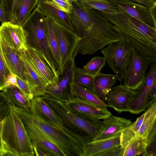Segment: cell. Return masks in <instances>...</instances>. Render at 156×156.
Returning <instances> with one entry per match:
<instances>
[{
	"instance_id": "277c9868",
	"label": "cell",
	"mask_w": 156,
	"mask_h": 156,
	"mask_svg": "<svg viewBox=\"0 0 156 156\" xmlns=\"http://www.w3.org/2000/svg\"><path fill=\"white\" fill-rule=\"evenodd\" d=\"M3 140L6 151L14 156H35L32 142L24 124L12 106L4 119Z\"/></svg>"
},
{
	"instance_id": "b9f144b4",
	"label": "cell",
	"mask_w": 156,
	"mask_h": 156,
	"mask_svg": "<svg viewBox=\"0 0 156 156\" xmlns=\"http://www.w3.org/2000/svg\"><path fill=\"white\" fill-rule=\"evenodd\" d=\"M156 96V79L154 81L151 87L147 97V101L149 104L150 101Z\"/></svg>"
},
{
	"instance_id": "4316f807",
	"label": "cell",
	"mask_w": 156,
	"mask_h": 156,
	"mask_svg": "<svg viewBox=\"0 0 156 156\" xmlns=\"http://www.w3.org/2000/svg\"><path fill=\"white\" fill-rule=\"evenodd\" d=\"M46 34L48 46L57 69L60 62V55L57 37L54 30L53 20L46 17Z\"/></svg>"
},
{
	"instance_id": "cb8c5ba5",
	"label": "cell",
	"mask_w": 156,
	"mask_h": 156,
	"mask_svg": "<svg viewBox=\"0 0 156 156\" xmlns=\"http://www.w3.org/2000/svg\"><path fill=\"white\" fill-rule=\"evenodd\" d=\"M0 41L3 55L10 72L27 83L21 61L18 53L3 41L1 40Z\"/></svg>"
},
{
	"instance_id": "e575fe53",
	"label": "cell",
	"mask_w": 156,
	"mask_h": 156,
	"mask_svg": "<svg viewBox=\"0 0 156 156\" xmlns=\"http://www.w3.org/2000/svg\"><path fill=\"white\" fill-rule=\"evenodd\" d=\"M11 105L2 91L0 92V122L9 114Z\"/></svg>"
},
{
	"instance_id": "bcb514c9",
	"label": "cell",
	"mask_w": 156,
	"mask_h": 156,
	"mask_svg": "<svg viewBox=\"0 0 156 156\" xmlns=\"http://www.w3.org/2000/svg\"><path fill=\"white\" fill-rule=\"evenodd\" d=\"M7 83L8 85L10 84H11L18 87L16 76L11 72L8 76Z\"/></svg>"
},
{
	"instance_id": "681fc988",
	"label": "cell",
	"mask_w": 156,
	"mask_h": 156,
	"mask_svg": "<svg viewBox=\"0 0 156 156\" xmlns=\"http://www.w3.org/2000/svg\"><path fill=\"white\" fill-rule=\"evenodd\" d=\"M2 153L0 152V156H2Z\"/></svg>"
},
{
	"instance_id": "f6af8a7d",
	"label": "cell",
	"mask_w": 156,
	"mask_h": 156,
	"mask_svg": "<svg viewBox=\"0 0 156 156\" xmlns=\"http://www.w3.org/2000/svg\"><path fill=\"white\" fill-rule=\"evenodd\" d=\"M8 21L4 5L0 3V22L2 23Z\"/></svg>"
},
{
	"instance_id": "5bb4252c",
	"label": "cell",
	"mask_w": 156,
	"mask_h": 156,
	"mask_svg": "<svg viewBox=\"0 0 156 156\" xmlns=\"http://www.w3.org/2000/svg\"><path fill=\"white\" fill-rule=\"evenodd\" d=\"M144 80L135 91V94L129 104V112L138 114L144 111L149 103L147 97L149 90L156 79V61L151 63Z\"/></svg>"
},
{
	"instance_id": "30bf717a",
	"label": "cell",
	"mask_w": 156,
	"mask_h": 156,
	"mask_svg": "<svg viewBox=\"0 0 156 156\" xmlns=\"http://www.w3.org/2000/svg\"><path fill=\"white\" fill-rule=\"evenodd\" d=\"M53 21L60 55L59 64L57 69L59 75L66 62L73 58L74 50L80 38L73 31L57 22L54 20Z\"/></svg>"
},
{
	"instance_id": "f1b7e54d",
	"label": "cell",
	"mask_w": 156,
	"mask_h": 156,
	"mask_svg": "<svg viewBox=\"0 0 156 156\" xmlns=\"http://www.w3.org/2000/svg\"><path fill=\"white\" fill-rule=\"evenodd\" d=\"M38 1V0H21L16 10L12 23L22 26L37 7Z\"/></svg>"
},
{
	"instance_id": "8d00e7d4",
	"label": "cell",
	"mask_w": 156,
	"mask_h": 156,
	"mask_svg": "<svg viewBox=\"0 0 156 156\" xmlns=\"http://www.w3.org/2000/svg\"><path fill=\"white\" fill-rule=\"evenodd\" d=\"M59 9L64 12L70 13L72 7L68 0H51Z\"/></svg>"
},
{
	"instance_id": "d590c367",
	"label": "cell",
	"mask_w": 156,
	"mask_h": 156,
	"mask_svg": "<svg viewBox=\"0 0 156 156\" xmlns=\"http://www.w3.org/2000/svg\"><path fill=\"white\" fill-rule=\"evenodd\" d=\"M18 87L30 101L34 96L26 82L16 76Z\"/></svg>"
},
{
	"instance_id": "6da1fadb",
	"label": "cell",
	"mask_w": 156,
	"mask_h": 156,
	"mask_svg": "<svg viewBox=\"0 0 156 156\" xmlns=\"http://www.w3.org/2000/svg\"><path fill=\"white\" fill-rule=\"evenodd\" d=\"M117 7L118 12L116 14L100 12L132 48L151 63L156 61V28L147 26Z\"/></svg>"
},
{
	"instance_id": "83f0119b",
	"label": "cell",
	"mask_w": 156,
	"mask_h": 156,
	"mask_svg": "<svg viewBox=\"0 0 156 156\" xmlns=\"http://www.w3.org/2000/svg\"><path fill=\"white\" fill-rule=\"evenodd\" d=\"M72 90L73 97L80 98L104 108L109 107L107 104L100 100L93 90L84 86L73 83Z\"/></svg>"
},
{
	"instance_id": "603a6c76",
	"label": "cell",
	"mask_w": 156,
	"mask_h": 156,
	"mask_svg": "<svg viewBox=\"0 0 156 156\" xmlns=\"http://www.w3.org/2000/svg\"><path fill=\"white\" fill-rule=\"evenodd\" d=\"M37 7L46 17L50 18L74 32L69 13L58 9L51 0H38Z\"/></svg>"
},
{
	"instance_id": "f907efd6",
	"label": "cell",
	"mask_w": 156,
	"mask_h": 156,
	"mask_svg": "<svg viewBox=\"0 0 156 156\" xmlns=\"http://www.w3.org/2000/svg\"><path fill=\"white\" fill-rule=\"evenodd\" d=\"M152 0L156 1V0Z\"/></svg>"
},
{
	"instance_id": "f35d334b",
	"label": "cell",
	"mask_w": 156,
	"mask_h": 156,
	"mask_svg": "<svg viewBox=\"0 0 156 156\" xmlns=\"http://www.w3.org/2000/svg\"><path fill=\"white\" fill-rule=\"evenodd\" d=\"M145 115V112L138 118L136 121L129 126L130 128L136 134L138 132L144 120Z\"/></svg>"
},
{
	"instance_id": "4fadbf2b",
	"label": "cell",
	"mask_w": 156,
	"mask_h": 156,
	"mask_svg": "<svg viewBox=\"0 0 156 156\" xmlns=\"http://www.w3.org/2000/svg\"><path fill=\"white\" fill-rule=\"evenodd\" d=\"M24 52L27 58L47 86L58 81L59 75L58 71L52 68L41 51L27 47Z\"/></svg>"
},
{
	"instance_id": "9a60e30c",
	"label": "cell",
	"mask_w": 156,
	"mask_h": 156,
	"mask_svg": "<svg viewBox=\"0 0 156 156\" xmlns=\"http://www.w3.org/2000/svg\"><path fill=\"white\" fill-rule=\"evenodd\" d=\"M27 34L23 27L9 21L0 26V40L18 52L27 47Z\"/></svg>"
},
{
	"instance_id": "52a82bcc",
	"label": "cell",
	"mask_w": 156,
	"mask_h": 156,
	"mask_svg": "<svg viewBox=\"0 0 156 156\" xmlns=\"http://www.w3.org/2000/svg\"><path fill=\"white\" fill-rule=\"evenodd\" d=\"M132 48L123 39L108 44L101 51L108 66L114 72L116 80L120 82L124 78L131 59Z\"/></svg>"
},
{
	"instance_id": "7402d4cb",
	"label": "cell",
	"mask_w": 156,
	"mask_h": 156,
	"mask_svg": "<svg viewBox=\"0 0 156 156\" xmlns=\"http://www.w3.org/2000/svg\"><path fill=\"white\" fill-rule=\"evenodd\" d=\"M30 101L31 107L34 108L46 121L59 128L69 129L42 96H34Z\"/></svg>"
},
{
	"instance_id": "9c48e42d",
	"label": "cell",
	"mask_w": 156,
	"mask_h": 156,
	"mask_svg": "<svg viewBox=\"0 0 156 156\" xmlns=\"http://www.w3.org/2000/svg\"><path fill=\"white\" fill-rule=\"evenodd\" d=\"M76 67L74 59L67 62L59 74L58 81L48 85L45 94L63 102L71 100L73 97L72 90Z\"/></svg>"
},
{
	"instance_id": "ffe728a7",
	"label": "cell",
	"mask_w": 156,
	"mask_h": 156,
	"mask_svg": "<svg viewBox=\"0 0 156 156\" xmlns=\"http://www.w3.org/2000/svg\"><path fill=\"white\" fill-rule=\"evenodd\" d=\"M120 143V146L124 148L123 156L140 155L147 144L146 138L137 136L129 127L121 132Z\"/></svg>"
},
{
	"instance_id": "8fae6325",
	"label": "cell",
	"mask_w": 156,
	"mask_h": 156,
	"mask_svg": "<svg viewBox=\"0 0 156 156\" xmlns=\"http://www.w3.org/2000/svg\"><path fill=\"white\" fill-rule=\"evenodd\" d=\"M131 58L123 79V85L136 90L143 82L151 63L146 57L133 48Z\"/></svg>"
},
{
	"instance_id": "ab89813d",
	"label": "cell",
	"mask_w": 156,
	"mask_h": 156,
	"mask_svg": "<svg viewBox=\"0 0 156 156\" xmlns=\"http://www.w3.org/2000/svg\"><path fill=\"white\" fill-rule=\"evenodd\" d=\"M156 136V120L151 125L147 136V145Z\"/></svg>"
},
{
	"instance_id": "1f68e13d",
	"label": "cell",
	"mask_w": 156,
	"mask_h": 156,
	"mask_svg": "<svg viewBox=\"0 0 156 156\" xmlns=\"http://www.w3.org/2000/svg\"><path fill=\"white\" fill-rule=\"evenodd\" d=\"M73 81V83L84 86L94 91V76L86 73L82 69L76 67Z\"/></svg>"
},
{
	"instance_id": "8992f818",
	"label": "cell",
	"mask_w": 156,
	"mask_h": 156,
	"mask_svg": "<svg viewBox=\"0 0 156 156\" xmlns=\"http://www.w3.org/2000/svg\"><path fill=\"white\" fill-rule=\"evenodd\" d=\"M42 97L68 128L75 133L92 140L96 136L101 126L102 121L100 119L90 120L83 118L70 111L63 102L45 94Z\"/></svg>"
},
{
	"instance_id": "d4e9b609",
	"label": "cell",
	"mask_w": 156,
	"mask_h": 156,
	"mask_svg": "<svg viewBox=\"0 0 156 156\" xmlns=\"http://www.w3.org/2000/svg\"><path fill=\"white\" fill-rule=\"evenodd\" d=\"M114 75L100 72L94 76V92L101 101L106 102L105 96L116 83Z\"/></svg>"
},
{
	"instance_id": "3957f363",
	"label": "cell",
	"mask_w": 156,
	"mask_h": 156,
	"mask_svg": "<svg viewBox=\"0 0 156 156\" xmlns=\"http://www.w3.org/2000/svg\"><path fill=\"white\" fill-rule=\"evenodd\" d=\"M23 110L30 120L38 127L66 156H83V147L90 138L74 133L70 129L57 127L47 122L32 107Z\"/></svg>"
},
{
	"instance_id": "f546056e",
	"label": "cell",
	"mask_w": 156,
	"mask_h": 156,
	"mask_svg": "<svg viewBox=\"0 0 156 156\" xmlns=\"http://www.w3.org/2000/svg\"><path fill=\"white\" fill-rule=\"evenodd\" d=\"M84 6L111 14L118 13L117 6L109 0H78Z\"/></svg>"
},
{
	"instance_id": "484cf974",
	"label": "cell",
	"mask_w": 156,
	"mask_h": 156,
	"mask_svg": "<svg viewBox=\"0 0 156 156\" xmlns=\"http://www.w3.org/2000/svg\"><path fill=\"white\" fill-rule=\"evenodd\" d=\"M12 106L30 110V101L17 86L10 84L5 87L2 91Z\"/></svg>"
},
{
	"instance_id": "44dd1931",
	"label": "cell",
	"mask_w": 156,
	"mask_h": 156,
	"mask_svg": "<svg viewBox=\"0 0 156 156\" xmlns=\"http://www.w3.org/2000/svg\"><path fill=\"white\" fill-rule=\"evenodd\" d=\"M120 134L86 143L83 146V156H102L111 150L120 146Z\"/></svg>"
},
{
	"instance_id": "ee69618b",
	"label": "cell",
	"mask_w": 156,
	"mask_h": 156,
	"mask_svg": "<svg viewBox=\"0 0 156 156\" xmlns=\"http://www.w3.org/2000/svg\"><path fill=\"white\" fill-rule=\"evenodd\" d=\"M145 6L150 9L156 5V1L152 0H130Z\"/></svg>"
},
{
	"instance_id": "e0dca14e",
	"label": "cell",
	"mask_w": 156,
	"mask_h": 156,
	"mask_svg": "<svg viewBox=\"0 0 156 156\" xmlns=\"http://www.w3.org/2000/svg\"><path fill=\"white\" fill-rule=\"evenodd\" d=\"M115 5L147 26L156 28L151 9L143 5L130 0H109Z\"/></svg>"
},
{
	"instance_id": "d6a6232c",
	"label": "cell",
	"mask_w": 156,
	"mask_h": 156,
	"mask_svg": "<svg viewBox=\"0 0 156 156\" xmlns=\"http://www.w3.org/2000/svg\"><path fill=\"white\" fill-rule=\"evenodd\" d=\"M10 73L3 55L0 40V92L8 85L7 79Z\"/></svg>"
},
{
	"instance_id": "7dc6e473",
	"label": "cell",
	"mask_w": 156,
	"mask_h": 156,
	"mask_svg": "<svg viewBox=\"0 0 156 156\" xmlns=\"http://www.w3.org/2000/svg\"><path fill=\"white\" fill-rule=\"evenodd\" d=\"M35 155L38 156H48V154L44 151L38 147L33 145Z\"/></svg>"
},
{
	"instance_id": "5b68a950",
	"label": "cell",
	"mask_w": 156,
	"mask_h": 156,
	"mask_svg": "<svg viewBox=\"0 0 156 156\" xmlns=\"http://www.w3.org/2000/svg\"><path fill=\"white\" fill-rule=\"evenodd\" d=\"M27 34V47L41 51L52 68L57 69L51 56L46 34V17L36 7L22 26Z\"/></svg>"
},
{
	"instance_id": "836d02e7",
	"label": "cell",
	"mask_w": 156,
	"mask_h": 156,
	"mask_svg": "<svg viewBox=\"0 0 156 156\" xmlns=\"http://www.w3.org/2000/svg\"><path fill=\"white\" fill-rule=\"evenodd\" d=\"M21 0H4L3 5L8 21L13 23L17 9Z\"/></svg>"
},
{
	"instance_id": "c3c4849f",
	"label": "cell",
	"mask_w": 156,
	"mask_h": 156,
	"mask_svg": "<svg viewBox=\"0 0 156 156\" xmlns=\"http://www.w3.org/2000/svg\"><path fill=\"white\" fill-rule=\"evenodd\" d=\"M4 0H0V3L3 5Z\"/></svg>"
},
{
	"instance_id": "7c38bea8",
	"label": "cell",
	"mask_w": 156,
	"mask_h": 156,
	"mask_svg": "<svg viewBox=\"0 0 156 156\" xmlns=\"http://www.w3.org/2000/svg\"><path fill=\"white\" fill-rule=\"evenodd\" d=\"M63 102L71 112L86 119L95 120L103 119L112 115L107 108L78 97H73L71 100Z\"/></svg>"
},
{
	"instance_id": "60d3db41",
	"label": "cell",
	"mask_w": 156,
	"mask_h": 156,
	"mask_svg": "<svg viewBox=\"0 0 156 156\" xmlns=\"http://www.w3.org/2000/svg\"><path fill=\"white\" fill-rule=\"evenodd\" d=\"M124 152V148L120 146L111 150L102 156H123Z\"/></svg>"
},
{
	"instance_id": "d6986e66",
	"label": "cell",
	"mask_w": 156,
	"mask_h": 156,
	"mask_svg": "<svg viewBox=\"0 0 156 156\" xmlns=\"http://www.w3.org/2000/svg\"><path fill=\"white\" fill-rule=\"evenodd\" d=\"M16 52L20 58L27 83L32 94L34 96L44 95L47 85L27 58L24 49Z\"/></svg>"
},
{
	"instance_id": "7a4b0ae2",
	"label": "cell",
	"mask_w": 156,
	"mask_h": 156,
	"mask_svg": "<svg viewBox=\"0 0 156 156\" xmlns=\"http://www.w3.org/2000/svg\"><path fill=\"white\" fill-rule=\"evenodd\" d=\"M72 8L69 13L74 32L80 39L75 49L84 53L98 46L103 37V21H99V13L87 7L78 0H68Z\"/></svg>"
},
{
	"instance_id": "7bdbcfd3",
	"label": "cell",
	"mask_w": 156,
	"mask_h": 156,
	"mask_svg": "<svg viewBox=\"0 0 156 156\" xmlns=\"http://www.w3.org/2000/svg\"><path fill=\"white\" fill-rule=\"evenodd\" d=\"M4 119L0 122V152L2 153V156L6 152L3 140V130Z\"/></svg>"
},
{
	"instance_id": "ba28073f",
	"label": "cell",
	"mask_w": 156,
	"mask_h": 156,
	"mask_svg": "<svg viewBox=\"0 0 156 156\" xmlns=\"http://www.w3.org/2000/svg\"><path fill=\"white\" fill-rule=\"evenodd\" d=\"M12 107L23 121L32 145L44 151L48 156H66L42 131L30 120L23 108L14 106Z\"/></svg>"
},
{
	"instance_id": "2e32d148",
	"label": "cell",
	"mask_w": 156,
	"mask_h": 156,
	"mask_svg": "<svg viewBox=\"0 0 156 156\" xmlns=\"http://www.w3.org/2000/svg\"><path fill=\"white\" fill-rule=\"evenodd\" d=\"M135 91L123 85L113 87L105 96L106 102L109 107L121 113L129 112V104L133 98Z\"/></svg>"
},
{
	"instance_id": "74e56055",
	"label": "cell",
	"mask_w": 156,
	"mask_h": 156,
	"mask_svg": "<svg viewBox=\"0 0 156 156\" xmlns=\"http://www.w3.org/2000/svg\"><path fill=\"white\" fill-rule=\"evenodd\" d=\"M143 156H156V136L147 145L144 152L141 154Z\"/></svg>"
},
{
	"instance_id": "4dcf8cb0",
	"label": "cell",
	"mask_w": 156,
	"mask_h": 156,
	"mask_svg": "<svg viewBox=\"0 0 156 156\" xmlns=\"http://www.w3.org/2000/svg\"><path fill=\"white\" fill-rule=\"evenodd\" d=\"M106 64V62L104 57L96 56L92 58L84 66L82 69L87 74L94 76L100 72Z\"/></svg>"
},
{
	"instance_id": "ac0fdd59",
	"label": "cell",
	"mask_w": 156,
	"mask_h": 156,
	"mask_svg": "<svg viewBox=\"0 0 156 156\" xmlns=\"http://www.w3.org/2000/svg\"><path fill=\"white\" fill-rule=\"evenodd\" d=\"M101 127L93 140L108 139L120 133L133 123L130 119L112 115L103 119Z\"/></svg>"
}]
</instances>
